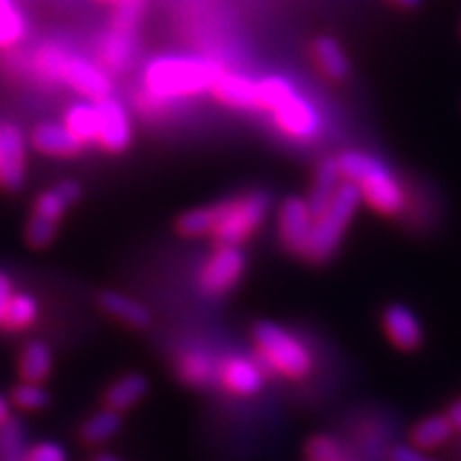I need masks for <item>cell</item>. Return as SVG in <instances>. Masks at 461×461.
Instances as JSON below:
<instances>
[{"mask_svg": "<svg viewBox=\"0 0 461 461\" xmlns=\"http://www.w3.org/2000/svg\"><path fill=\"white\" fill-rule=\"evenodd\" d=\"M51 370V350L48 348V344L39 342H28L22 350V359H20V372L22 378L28 380V383H41V380L48 378V374Z\"/></svg>", "mask_w": 461, "mask_h": 461, "instance_id": "obj_22", "label": "cell"}, {"mask_svg": "<svg viewBox=\"0 0 461 461\" xmlns=\"http://www.w3.org/2000/svg\"><path fill=\"white\" fill-rule=\"evenodd\" d=\"M26 451L22 447V431L15 420L0 428V461H24Z\"/></svg>", "mask_w": 461, "mask_h": 461, "instance_id": "obj_31", "label": "cell"}, {"mask_svg": "<svg viewBox=\"0 0 461 461\" xmlns=\"http://www.w3.org/2000/svg\"><path fill=\"white\" fill-rule=\"evenodd\" d=\"M115 3H118V0H115Z\"/></svg>", "mask_w": 461, "mask_h": 461, "instance_id": "obj_44", "label": "cell"}, {"mask_svg": "<svg viewBox=\"0 0 461 461\" xmlns=\"http://www.w3.org/2000/svg\"><path fill=\"white\" fill-rule=\"evenodd\" d=\"M252 338L269 370L295 380L308 376L312 370V355L305 344L276 322H258Z\"/></svg>", "mask_w": 461, "mask_h": 461, "instance_id": "obj_3", "label": "cell"}, {"mask_svg": "<svg viewBox=\"0 0 461 461\" xmlns=\"http://www.w3.org/2000/svg\"><path fill=\"white\" fill-rule=\"evenodd\" d=\"M342 177L359 188L367 205L380 214H397L406 205V194L395 176L380 160L361 152H346L338 158Z\"/></svg>", "mask_w": 461, "mask_h": 461, "instance_id": "obj_2", "label": "cell"}, {"mask_svg": "<svg viewBox=\"0 0 461 461\" xmlns=\"http://www.w3.org/2000/svg\"><path fill=\"white\" fill-rule=\"evenodd\" d=\"M54 235H56L54 224L43 222V221H39V218L31 216V221H28V227H26L28 244L34 248H43V246H48L51 240H54Z\"/></svg>", "mask_w": 461, "mask_h": 461, "instance_id": "obj_35", "label": "cell"}, {"mask_svg": "<svg viewBox=\"0 0 461 461\" xmlns=\"http://www.w3.org/2000/svg\"><path fill=\"white\" fill-rule=\"evenodd\" d=\"M314 56L319 67L330 75L331 79H342L346 73H348V62L339 50V45L330 37H322L314 43Z\"/></svg>", "mask_w": 461, "mask_h": 461, "instance_id": "obj_26", "label": "cell"}, {"mask_svg": "<svg viewBox=\"0 0 461 461\" xmlns=\"http://www.w3.org/2000/svg\"><path fill=\"white\" fill-rule=\"evenodd\" d=\"M95 461H120V459L113 457V455H109V453H101V455H96Z\"/></svg>", "mask_w": 461, "mask_h": 461, "instance_id": "obj_43", "label": "cell"}, {"mask_svg": "<svg viewBox=\"0 0 461 461\" xmlns=\"http://www.w3.org/2000/svg\"><path fill=\"white\" fill-rule=\"evenodd\" d=\"M212 92L227 103L230 107H241L250 109L258 107V95H257V82L244 77V75H233V73H221V77L216 79L212 86Z\"/></svg>", "mask_w": 461, "mask_h": 461, "instance_id": "obj_17", "label": "cell"}, {"mask_svg": "<svg viewBox=\"0 0 461 461\" xmlns=\"http://www.w3.org/2000/svg\"><path fill=\"white\" fill-rule=\"evenodd\" d=\"M32 146L50 157H75L84 143L68 131L67 124L43 122L32 131Z\"/></svg>", "mask_w": 461, "mask_h": 461, "instance_id": "obj_14", "label": "cell"}, {"mask_svg": "<svg viewBox=\"0 0 461 461\" xmlns=\"http://www.w3.org/2000/svg\"><path fill=\"white\" fill-rule=\"evenodd\" d=\"M65 124L82 143L99 141L101 115L96 103L95 105H88V103H77V105H73L67 112Z\"/></svg>", "mask_w": 461, "mask_h": 461, "instance_id": "obj_20", "label": "cell"}, {"mask_svg": "<svg viewBox=\"0 0 461 461\" xmlns=\"http://www.w3.org/2000/svg\"><path fill=\"white\" fill-rule=\"evenodd\" d=\"M146 393H148L146 376H141V374H126V376L115 380L112 387L107 389L105 403L107 408L120 412V411H126V408L135 406V403L140 402Z\"/></svg>", "mask_w": 461, "mask_h": 461, "instance_id": "obj_19", "label": "cell"}, {"mask_svg": "<svg viewBox=\"0 0 461 461\" xmlns=\"http://www.w3.org/2000/svg\"><path fill=\"white\" fill-rule=\"evenodd\" d=\"M120 425H122V420H120V412L107 408V411L92 414V417L86 420L82 428V438L88 442V445H103V442H107L109 438L118 434Z\"/></svg>", "mask_w": 461, "mask_h": 461, "instance_id": "obj_25", "label": "cell"}, {"mask_svg": "<svg viewBox=\"0 0 461 461\" xmlns=\"http://www.w3.org/2000/svg\"><path fill=\"white\" fill-rule=\"evenodd\" d=\"M39 316V305L31 295L26 293H14V297L9 299L7 308H5L3 321L0 327L9 331H24L37 321Z\"/></svg>", "mask_w": 461, "mask_h": 461, "instance_id": "obj_23", "label": "cell"}, {"mask_svg": "<svg viewBox=\"0 0 461 461\" xmlns=\"http://www.w3.org/2000/svg\"><path fill=\"white\" fill-rule=\"evenodd\" d=\"M24 461H67V453L58 442H39L26 451Z\"/></svg>", "mask_w": 461, "mask_h": 461, "instance_id": "obj_36", "label": "cell"}, {"mask_svg": "<svg viewBox=\"0 0 461 461\" xmlns=\"http://www.w3.org/2000/svg\"><path fill=\"white\" fill-rule=\"evenodd\" d=\"M26 177V143L22 131L14 124L0 126V184L17 190Z\"/></svg>", "mask_w": 461, "mask_h": 461, "instance_id": "obj_8", "label": "cell"}, {"mask_svg": "<svg viewBox=\"0 0 461 461\" xmlns=\"http://www.w3.org/2000/svg\"><path fill=\"white\" fill-rule=\"evenodd\" d=\"M79 197H82V188H79L77 182L65 180L56 184L54 188L45 190V193L39 194V199L34 201L32 218H39V221L50 222L56 227L62 214H65L68 207H71Z\"/></svg>", "mask_w": 461, "mask_h": 461, "instance_id": "obj_13", "label": "cell"}, {"mask_svg": "<svg viewBox=\"0 0 461 461\" xmlns=\"http://www.w3.org/2000/svg\"><path fill=\"white\" fill-rule=\"evenodd\" d=\"M393 3L402 5V7H417L420 0H393Z\"/></svg>", "mask_w": 461, "mask_h": 461, "instance_id": "obj_42", "label": "cell"}, {"mask_svg": "<svg viewBox=\"0 0 461 461\" xmlns=\"http://www.w3.org/2000/svg\"><path fill=\"white\" fill-rule=\"evenodd\" d=\"M221 67L207 58L165 56L149 62L146 68V88L163 99L199 95L221 77Z\"/></svg>", "mask_w": 461, "mask_h": 461, "instance_id": "obj_1", "label": "cell"}, {"mask_svg": "<svg viewBox=\"0 0 461 461\" xmlns=\"http://www.w3.org/2000/svg\"><path fill=\"white\" fill-rule=\"evenodd\" d=\"M101 305L105 312L115 316V319L129 322L132 327H146L149 322V312L146 305L126 295H120V293H103Z\"/></svg>", "mask_w": 461, "mask_h": 461, "instance_id": "obj_21", "label": "cell"}, {"mask_svg": "<svg viewBox=\"0 0 461 461\" xmlns=\"http://www.w3.org/2000/svg\"><path fill=\"white\" fill-rule=\"evenodd\" d=\"M257 95L258 107L274 112L276 107H280L282 103L295 95V88H293L291 82H286L285 77H265L261 82H257Z\"/></svg>", "mask_w": 461, "mask_h": 461, "instance_id": "obj_27", "label": "cell"}, {"mask_svg": "<svg viewBox=\"0 0 461 461\" xmlns=\"http://www.w3.org/2000/svg\"><path fill=\"white\" fill-rule=\"evenodd\" d=\"M222 384L238 395H255L263 384V372L246 357H230L221 367Z\"/></svg>", "mask_w": 461, "mask_h": 461, "instance_id": "obj_15", "label": "cell"}, {"mask_svg": "<svg viewBox=\"0 0 461 461\" xmlns=\"http://www.w3.org/2000/svg\"><path fill=\"white\" fill-rule=\"evenodd\" d=\"M11 402L15 403L17 408H22V411H41V408L48 406L50 397H48V391L41 387V383H28L24 380L22 384H17L14 389V393H11Z\"/></svg>", "mask_w": 461, "mask_h": 461, "instance_id": "obj_30", "label": "cell"}, {"mask_svg": "<svg viewBox=\"0 0 461 461\" xmlns=\"http://www.w3.org/2000/svg\"><path fill=\"white\" fill-rule=\"evenodd\" d=\"M448 420H451V425L455 429H461V402L455 403V406L451 408V412L447 414Z\"/></svg>", "mask_w": 461, "mask_h": 461, "instance_id": "obj_40", "label": "cell"}, {"mask_svg": "<svg viewBox=\"0 0 461 461\" xmlns=\"http://www.w3.org/2000/svg\"><path fill=\"white\" fill-rule=\"evenodd\" d=\"M339 186H342V171H339V163L331 158L322 160V163L319 165V169H316L312 190H310V197L305 199V203H308L310 212H312L314 218L331 203V199L336 197Z\"/></svg>", "mask_w": 461, "mask_h": 461, "instance_id": "obj_16", "label": "cell"}, {"mask_svg": "<svg viewBox=\"0 0 461 461\" xmlns=\"http://www.w3.org/2000/svg\"><path fill=\"white\" fill-rule=\"evenodd\" d=\"M11 420V403L5 400L3 395H0V428L3 425H7Z\"/></svg>", "mask_w": 461, "mask_h": 461, "instance_id": "obj_39", "label": "cell"}, {"mask_svg": "<svg viewBox=\"0 0 461 461\" xmlns=\"http://www.w3.org/2000/svg\"><path fill=\"white\" fill-rule=\"evenodd\" d=\"M391 461H436L414 447H395L391 451Z\"/></svg>", "mask_w": 461, "mask_h": 461, "instance_id": "obj_37", "label": "cell"}, {"mask_svg": "<svg viewBox=\"0 0 461 461\" xmlns=\"http://www.w3.org/2000/svg\"><path fill=\"white\" fill-rule=\"evenodd\" d=\"M26 34V20L20 9H14L7 15H0V50L15 45Z\"/></svg>", "mask_w": 461, "mask_h": 461, "instance_id": "obj_32", "label": "cell"}, {"mask_svg": "<svg viewBox=\"0 0 461 461\" xmlns=\"http://www.w3.org/2000/svg\"><path fill=\"white\" fill-rule=\"evenodd\" d=\"M101 115L99 143L109 152H122L131 143V122L124 107L113 99L96 101Z\"/></svg>", "mask_w": 461, "mask_h": 461, "instance_id": "obj_11", "label": "cell"}, {"mask_svg": "<svg viewBox=\"0 0 461 461\" xmlns=\"http://www.w3.org/2000/svg\"><path fill=\"white\" fill-rule=\"evenodd\" d=\"M132 50H135V32L112 26L101 48L103 67L115 73L126 71L132 62Z\"/></svg>", "mask_w": 461, "mask_h": 461, "instance_id": "obj_18", "label": "cell"}, {"mask_svg": "<svg viewBox=\"0 0 461 461\" xmlns=\"http://www.w3.org/2000/svg\"><path fill=\"white\" fill-rule=\"evenodd\" d=\"M14 297V285L5 274H0V321H3L5 308H7L9 299Z\"/></svg>", "mask_w": 461, "mask_h": 461, "instance_id": "obj_38", "label": "cell"}, {"mask_svg": "<svg viewBox=\"0 0 461 461\" xmlns=\"http://www.w3.org/2000/svg\"><path fill=\"white\" fill-rule=\"evenodd\" d=\"M216 227L212 230L221 246H240L261 227L269 212L265 193H248L216 205Z\"/></svg>", "mask_w": 461, "mask_h": 461, "instance_id": "obj_5", "label": "cell"}, {"mask_svg": "<svg viewBox=\"0 0 461 461\" xmlns=\"http://www.w3.org/2000/svg\"><path fill=\"white\" fill-rule=\"evenodd\" d=\"M453 425L448 417H428L423 420H419L412 429V445L420 448H436L440 445H445L448 438L453 436Z\"/></svg>", "mask_w": 461, "mask_h": 461, "instance_id": "obj_24", "label": "cell"}, {"mask_svg": "<svg viewBox=\"0 0 461 461\" xmlns=\"http://www.w3.org/2000/svg\"><path fill=\"white\" fill-rule=\"evenodd\" d=\"M216 227V210L214 207H199V210H190L180 216L177 221V230L186 238H201V235L212 233Z\"/></svg>", "mask_w": 461, "mask_h": 461, "instance_id": "obj_28", "label": "cell"}, {"mask_svg": "<svg viewBox=\"0 0 461 461\" xmlns=\"http://www.w3.org/2000/svg\"><path fill=\"white\" fill-rule=\"evenodd\" d=\"M60 79L62 82H67L68 86H73L75 90L82 92V95H86L92 101L107 99L109 88H112L107 73L103 71V68L92 65L90 60L77 58V56L65 58V65H62V71H60Z\"/></svg>", "mask_w": 461, "mask_h": 461, "instance_id": "obj_9", "label": "cell"}, {"mask_svg": "<svg viewBox=\"0 0 461 461\" xmlns=\"http://www.w3.org/2000/svg\"><path fill=\"white\" fill-rule=\"evenodd\" d=\"M383 325L384 331L393 346L402 350H417L420 342H423V330H420V322L414 316L412 310H408L406 305H389L383 314Z\"/></svg>", "mask_w": 461, "mask_h": 461, "instance_id": "obj_12", "label": "cell"}, {"mask_svg": "<svg viewBox=\"0 0 461 461\" xmlns=\"http://www.w3.org/2000/svg\"><path fill=\"white\" fill-rule=\"evenodd\" d=\"M280 238L288 250L303 255L308 252L310 238H312V227H314V216L310 212L305 199H286L285 205L280 207Z\"/></svg>", "mask_w": 461, "mask_h": 461, "instance_id": "obj_7", "label": "cell"}, {"mask_svg": "<svg viewBox=\"0 0 461 461\" xmlns=\"http://www.w3.org/2000/svg\"><path fill=\"white\" fill-rule=\"evenodd\" d=\"M14 9H17L14 5V0H0V15H7Z\"/></svg>", "mask_w": 461, "mask_h": 461, "instance_id": "obj_41", "label": "cell"}, {"mask_svg": "<svg viewBox=\"0 0 461 461\" xmlns=\"http://www.w3.org/2000/svg\"><path fill=\"white\" fill-rule=\"evenodd\" d=\"M359 188L350 182H342L331 203L314 218L312 238H310L305 257L312 261H327L338 250L344 230L348 229L357 207H359Z\"/></svg>", "mask_w": 461, "mask_h": 461, "instance_id": "obj_4", "label": "cell"}, {"mask_svg": "<svg viewBox=\"0 0 461 461\" xmlns=\"http://www.w3.org/2000/svg\"><path fill=\"white\" fill-rule=\"evenodd\" d=\"M143 11V0H118V7L113 11V28L135 32Z\"/></svg>", "mask_w": 461, "mask_h": 461, "instance_id": "obj_34", "label": "cell"}, {"mask_svg": "<svg viewBox=\"0 0 461 461\" xmlns=\"http://www.w3.org/2000/svg\"><path fill=\"white\" fill-rule=\"evenodd\" d=\"M244 265L246 261L240 246H221L201 269L199 285L210 295H222L238 285L244 274Z\"/></svg>", "mask_w": 461, "mask_h": 461, "instance_id": "obj_6", "label": "cell"}, {"mask_svg": "<svg viewBox=\"0 0 461 461\" xmlns=\"http://www.w3.org/2000/svg\"><path fill=\"white\" fill-rule=\"evenodd\" d=\"M182 378L190 384H205L214 376V361L205 353H190L180 366Z\"/></svg>", "mask_w": 461, "mask_h": 461, "instance_id": "obj_29", "label": "cell"}, {"mask_svg": "<svg viewBox=\"0 0 461 461\" xmlns=\"http://www.w3.org/2000/svg\"><path fill=\"white\" fill-rule=\"evenodd\" d=\"M308 461H342V448L331 436H314L305 447Z\"/></svg>", "mask_w": 461, "mask_h": 461, "instance_id": "obj_33", "label": "cell"}, {"mask_svg": "<svg viewBox=\"0 0 461 461\" xmlns=\"http://www.w3.org/2000/svg\"><path fill=\"white\" fill-rule=\"evenodd\" d=\"M272 113L280 129L286 135L295 137V140H310L321 129V120L316 109L308 101L302 99L297 92L291 99L282 103L280 107H276Z\"/></svg>", "mask_w": 461, "mask_h": 461, "instance_id": "obj_10", "label": "cell"}]
</instances>
